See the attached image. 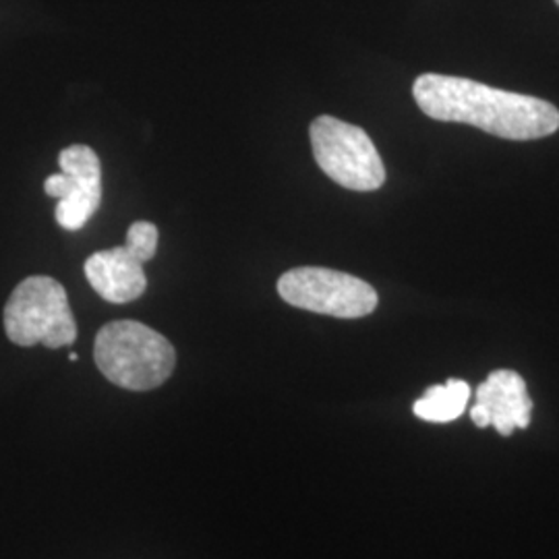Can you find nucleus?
Masks as SVG:
<instances>
[{
    "instance_id": "1",
    "label": "nucleus",
    "mask_w": 559,
    "mask_h": 559,
    "mask_svg": "<svg viewBox=\"0 0 559 559\" xmlns=\"http://www.w3.org/2000/svg\"><path fill=\"white\" fill-rule=\"evenodd\" d=\"M413 96L431 119L473 124L503 140H539L559 129L554 104L479 81L425 73L415 81Z\"/></svg>"
},
{
    "instance_id": "2",
    "label": "nucleus",
    "mask_w": 559,
    "mask_h": 559,
    "mask_svg": "<svg viewBox=\"0 0 559 559\" xmlns=\"http://www.w3.org/2000/svg\"><path fill=\"white\" fill-rule=\"evenodd\" d=\"M94 357L106 380L131 392L160 388L177 365L175 346L168 340L131 320L106 323L96 336Z\"/></svg>"
},
{
    "instance_id": "3",
    "label": "nucleus",
    "mask_w": 559,
    "mask_h": 559,
    "mask_svg": "<svg viewBox=\"0 0 559 559\" xmlns=\"http://www.w3.org/2000/svg\"><path fill=\"white\" fill-rule=\"evenodd\" d=\"M4 332L17 346H71L78 340V323L59 280L50 276L23 280L4 305Z\"/></svg>"
},
{
    "instance_id": "4",
    "label": "nucleus",
    "mask_w": 559,
    "mask_h": 559,
    "mask_svg": "<svg viewBox=\"0 0 559 559\" xmlns=\"http://www.w3.org/2000/svg\"><path fill=\"white\" fill-rule=\"evenodd\" d=\"M313 156L321 170L350 191H376L385 182V168L371 138L334 117H320L309 127Z\"/></svg>"
},
{
    "instance_id": "5",
    "label": "nucleus",
    "mask_w": 559,
    "mask_h": 559,
    "mask_svg": "<svg viewBox=\"0 0 559 559\" xmlns=\"http://www.w3.org/2000/svg\"><path fill=\"white\" fill-rule=\"evenodd\" d=\"M288 305L340 320H357L378 309V293L365 280L328 267H295L278 280Z\"/></svg>"
},
{
    "instance_id": "6",
    "label": "nucleus",
    "mask_w": 559,
    "mask_h": 559,
    "mask_svg": "<svg viewBox=\"0 0 559 559\" xmlns=\"http://www.w3.org/2000/svg\"><path fill=\"white\" fill-rule=\"evenodd\" d=\"M60 175L44 182L46 195L59 200L55 218L64 230H81L102 203V164L90 145L64 147Z\"/></svg>"
},
{
    "instance_id": "7",
    "label": "nucleus",
    "mask_w": 559,
    "mask_h": 559,
    "mask_svg": "<svg viewBox=\"0 0 559 559\" xmlns=\"http://www.w3.org/2000/svg\"><path fill=\"white\" fill-rule=\"evenodd\" d=\"M531 413L533 400L528 399L524 380L516 371L500 369L489 373L477 388L471 419L480 429L496 427L500 436L510 438L514 429H526L531 425Z\"/></svg>"
},
{
    "instance_id": "8",
    "label": "nucleus",
    "mask_w": 559,
    "mask_h": 559,
    "mask_svg": "<svg viewBox=\"0 0 559 559\" xmlns=\"http://www.w3.org/2000/svg\"><path fill=\"white\" fill-rule=\"evenodd\" d=\"M140 253L127 242L122 247L98 251L85 261V278L102 299L124 305L140 299L147 288Z\"/></svg>"
},
{
    "instance_id": "9",
    "label": "nucleus",
    "mask_w": 559,
    "mask_h": 559,
    "mask_svg": "<svg viewBox=\"0 0 559 559\" xmlns=\"http://www.w3.org/2000/svg\"><path fill=\"white\" fill-rule=\"evenodd\" d=\"M471 399V385L466 381L450 380L443 385H431L423 399L415 402V415L429 423H452L462 417Z\"/></svg>"
},
{
    "instance_id": "10",
    "label": "nucleus",
    "mask_w": 559,
    "mask_h": 559,
    "mask_svg": "<svg viewBox=\"0 0 559 559\" xmlns=\"http://www.w3.org/2000/svg\"><path fill=\"white\" fill-rule=\"evenodd\" d=\"M80 359V357H78V355H75V353H71V355H69V360H73V362H75V360Z\"/></svg>"
},
{
    "instance_id": "11",
    "label": "nucleus",
    "mask_w": 559,
    "mask_h": 559,
    "mask_svg": "<svg viewBox=\"0 0 559 559\" xmlns=\"http://www.w3.org/2000/svg\"><path fill=\"white\" fill-rule=\"evenodd\" d=\"M556 2H558V4H559V0H556Z\"/></svg>"
}]
</instances>
